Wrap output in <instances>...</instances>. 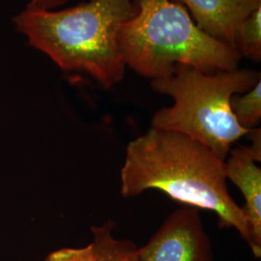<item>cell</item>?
I'll return each instance as SVG.
<instances>
[{
    "instance_id": "6da1fadb",
    "label": "cell",
    "mask_w": 261,
    "mask_h": 261,
    "mask_svg": "<svg viewBox=\"0 0 261 261\" xmlns=\"http://www.w3.org/2000/svg\"><path fill=\"white\" fill-rule=\"evenodd\" d=\"M120 177L124 197L159 190L182 204L214 212L220 228H235L249 246L248 223L228 192L224 162L202 143L151 127L128 144Z\"/></svg>"
},
{
    "instance_id": "7a4b0ae2",
    "label": "cell",
    "mask_w": 261,
    "mask_h": 261,
    "mask_svg": "<svg viewBox=\"0 0 261 261\" xmlns=\"http://www.w3.org/2000/svg\"><path fill=\"white\" fill-rule=\"evenodd\" d=\"M136 12L132 0H91L66 9L25 8L14 24L62 71L89 75L108 89L125 75L118 33Z\"/></svg>"
},
{
    "instance_id": "277c9868",
    "label": "cell",
    "mask_w": 261,
    "mask_h": 261,
    "mask_svg": "<svg viewBox=\"0 0 261 261\" xmlns=\"http://www.w3.org/2000/svg\"><path fill=\"white\" fill-rule=\"evenodd\" d=\"M260 80V73L247 69L205 73L179 66L172 75L151 82L156 92L173 99L172 106L156 112L151 127L196 140L224 162L234 143L250 132L236 120L230 100Z\"/></svg>"
},
{
    "instance_id": "8fae6325",
    "label": "cell",
    "mask_w": 261,
    "mask_h": 261,
    "mask_svg": "<svg viewBox=\"0 0 261 261\" xmlns=\"http://www.w3.org/2000/svg\"><path fill=\"white\" fill-rule=\"evenodd\" d=\"M44 261H96L92 244L84 248H62L50 252Z\"/></svg>"
},
{
    "instance_id": "3957f363",
    "label": "cell",
    "mask_w": 261,
    "mask_h": 261,
    "mask_svg": "<svg viewBox=\"0 0 261 261\" xmlns=\"http://www.w3.org/2000/svg\"><path fill=\"white\" fill-rule=\"evenodd\" d=\"M118 44L125 65L152 80L168 77L179 66L205 73L232 71L241 57L171 0H138L136 14L119 28Z\"/></svg>"
},
{
    "instance_id": "7c38bea8",
    "label": "cell",
    "mask_w": 261,
    "mask_h": 261,
    "mask_svg": "<svg viewBox=\"0 0 261 261\" xmlns=\"http://www.w3.org/2000/svg\"><path fill=\"white\" fill-rule=\"evenodd\" d=\"M70 0H28V9L56 10Z\"/></svg>"
},
{
    "instance_id": "30bf717a",
    "label": "cell",
    "mask_w": 261,
    "mask_h": 261,
    "mask_svg": "<svg viewBox=\"0 0 261 261\" xmlns=\"http://www.w3.org/2000/svg\"><path fill=\"white\" fill-rule=\"evenodd\" d=\"M230 107L242 128L248 130L257 128L261 120V80L243 95H234Z\"/></svg>"
},
{
    "instance_id": "ba28073f",
    "label": "cell",
    "mask_w": 261,
    "mask_h": 261,
    "mask_svg": "<svg viewBox=\"0 0 261 261\" xmlns=\"http://www.w3.org/2000/svg\"><path fill=\"white\" fill-rule=\"evenodd\" d=\"M114 229L115 224L112 220L91 227L93 237L91 244L96 261H140L136 244L115 238Z\"/></svg>"
},
{
    "instance_id": "5b68a950",
    "label": "cell",
    "mask_w": 261,
    "mask_h": 261,
    "mask_svg": "<svg viewBox=\"0 0 261 261\" xmlns=\"http://www.w3.org/2000/svg\"><path fill=\"white\" fill-rule=\"evenodd\" d=\"M140 261H212V244L199 210L183 206L173 211L144 246Z\"/></svg>"
},
{
    "instance_id": "52a82bcc",
    "label": "cell",
    "mask_w": 261,
    "mask_h": 261,
    "mask_svg": "<svg viewBox=\"0 0 261 261\" xmlns=\"http://www.w3.org/2000/svg\"><path fill=\"white\" fill-rule=\"evenodd\" d=\"M186 7L207 34L234 47L237 28L261 0H171ZM235 48V47H234Z\"/></svg>"
},
{
    "instance_id": "8992f818",
    "label": "cell",
    "mask_w": 261,
    "mask_h": 261,
    "mask_svg": "<svg viewBox=\"0 0 261 261\" xmlns=\"http://www.w3.org/2000/svg\"><path fill=\"white\" fill-rule=\"evenodd\" d=\"M252 140L250 145L231 147L224 161L226 179H229L242 193L245 204L243 212L246 217L250 244L255 257L261 256V130L255 128L247 136Z\"/></svg>"
},
{
    "instance_id": "9c48e42d",
    "label": "cell",
    "mask_w": 261,
    "mask_h": 261,
    "mask_svg": "<svg viewBox=\"0 0 261 261\" xmlns=\"http://www.w3.org/2000/svg\"><path fill=\"white\" fill-rule=\"evenodd\" d=\"M234 47L239 56L261 60V6L243 19L235 34Z\"/></svg>"
}]
</instances>
